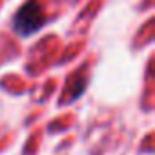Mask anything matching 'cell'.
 Returning <instances> with one entry per match:
<instances>
[{
	"mask_svg": "<svg viewBox=\"0 0 155 155\" xmlns=\"http://www.w3.org/2000/svg\"><path fill=\"white\" fill-rule=\"evenodd\" d=\"M46 24H48V15L38 0H28L26 4H22L15 11L11 18L13 33L22 38H29L37 35Z\"/></svg>",
	"mask_w": 155,
	"mask_h": 155,
	"instance_id": "cell-1",
	"label": "cell"
},
{
	"mask_svg": "<svg viewBox=\"0 0 155 155\" xmlns=\"http://www.w3.org/2000/svg\"><path fill=\"white\" fill-rule=\"evenodd\" d=\"M88 84H90V77H88V75L75 73L71 79H69V82H68V91H71V95H69L68 102H75V101H79V99L84 95V91H86Z\"/></svg>",
	"mask_w": 155,
	"mask_h": 155,
	"instance_id": "cell-2",
	"label": "cell"
}]
</instances>
